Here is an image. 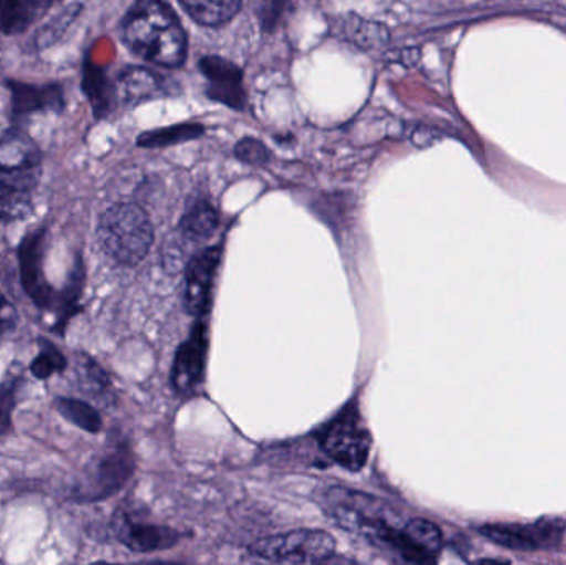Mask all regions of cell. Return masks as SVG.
Listing matches in <instances>:
<instances>
[{"instance_id": "obj_6", "label": "cell", "mask_w": 566, "mask_h": 565, "mask_svg": "<svg viewBox=\"0 0 566 565\" xmlns=\"http://www.w3.org/2000/svg\"><path fill=\"white\" fill-rule=\"evenodd\" d=\"M481 534L497 546L517 551L551 550L564 536V523L557 520H541L532 524H488Z\"/></svg>"}, {"instance_id": "obj_28", "label": "cell", "mask_w": 566, "mask_h": 565, "mask_svg": "<svg viewBox=\"0 0 566 565\" xmlns=\"http://www.w3.org/2000/svg\"><path fill=\"white\" fill-rule=\"evenodd\" d=\"M472 565H509V563H505V561H497V559H481V561H478V563H474Z\"/></svg>"}, {"instance_id": "obj_22", "label": "cell", "mask_w": 566, "mask_h": 565, "mask_svg": "<svg viewBox=\"0 0 566 565\" xmlns=\"http://www.w3.org/2000/svg\"><path fill=\"white\" fill-rule=\"evenodd\" d=\"M29 202L30 196L12 191L0 179V218H17L25 215Z\"/></svg>"}, {"instance_id": "obj_2", "label": "cell", "mask_w": 566, "mask_h": 565, "mask_svg": "<svg viewBox=\"0 0 566 565\" xmlns=\"http://www.w3.org/2000/svg\"><path fill=\"white\" fill-rule=\"evenodd\" d=\"M98 241L113 261L128 268L138 265L151 249V221L139 206L119 202L99 218Z\"/></svg>"}, {"instance_id": "obj_21", "label": "cell", "mask_w": 566, "mask_h": 565, "mask_svg": "<svg viewBox=\"0 0 566 565\" xmlns=\"http://www.w3.org/2000/svg\"><path fill=\"white\" fill-rule=\"evenodd\" d=\"M80 9H82V6L72 3V6L66 7L63 12H60L59 15L53 17V19L40 30L39 35H36V45L49 46L50 43L55 42V40L65 32L66 27L72 23V20L78 15Z\"/></svg>"}, {"instance_id": "obj_17", "label": "cell", "mask_w": 566, "mask_h": 565, "mask_svg": "<svg viewBox=\"0 0 566 565\" xmlns=\"http://www.w3.org/2000/svg\"><path fill=\"white\" fill-rule=\"evenodd\" d=\"M202 135H205L202 125H198V123H182V125L143 133L138 138V145L142 148H161V146L189 142V139H196Z\"/></svg>"}, {"instance_id": "obj_11", "label": "cell", "mask_w": 566, "mask_h": 565, "mask_svg": "<svg viewBox=\"0 0 566 565\" xmlns=\"http://www.w3.org/2000/svg\"><path fill=\"white\" fill-rule=\"evenodd\" d=\"M163 92V76L142 66H128L119 73L118 95L123 102L139 103Z\"/></svg>"}, {"instance_id": "obj_10", "label": "cell", "mask_w": 566, "mask_h": 565, "mask_svg": "<svg viewBox=\"0 0 566 565\" xmlns=\"http://www.w3.org/2000/svg\"><path fill=\"white\" fill-rule=\"evenodd\" d=\"M40 153L25 133L7 132L0 138V169L12 175H39Z\"/></svg>"}, {"instance_id": "obj_29", "label": "cell", "mask_w": 566, "mask_h": 565, "mask_svg": "<svg viewBox=\"0 0 566 565\" xmlns=\"http://www.w3.org/2000/svg\"><path fill=\"white\" fill-rule=\"evenodd\" d=\"M95 565H112V564H95ZM155 565H165V564H155Z\"/></svg>"}, {"instance_id": "obj_16", "label": "cell", "mask_w": 566, "mask_h": 565, "mask_svg": "<svg viewBox=\"0 0 566 565\" xmlns=\"http://www.w3.org/2000/svg\"><path fill=\"white\" fill-rule=\"evenodd\" d=\"M46 2H0V30L3 33H19L25 30L46 9Z\"/></svg>"}, {"instance_id": "obj_5", "label": "cell", "mask_w": 566, "mask_h": 565, "mask_svg": "<svg viewBox=\"0 0 566 565\" xmlns=\"http://www.w3.org/2000/svg\"><path fill=\"white\" fill-rule=\"evenodd\" d=\"M442 547V533L426 520H412L392 533L385 550L408 565H436Z\"/></svg>"}, {"instance_id": "obj_9", "label": "cell", "mask_w": 566, "mask_h": 565, "mask_svg": "<svg viewBox=\"0 0 566 565\" xmlns=\"http://www.w3.org/2000/svg\"><path fill=\"white\" fill-rule=\"evenodd\" d=\"M206 352H208V332H206V324L199 322L176 354L171 375L176 390L181 394L195 390L205 372Z\"/></svg>"}, {"instance_id": "obj_15", "label": "cell", "mask_w": 566, "mask_h": 565, "mask_svg": "<svg viewBox=\"0 0 566 565\" xmlns=\"http://www.w3.org/2000/svg\"><path fill=\"white\" fill-rule=\"evenodd\" d=\"M219 218L216 209L208 202H198L191 211L186 212L179 222V234L189 241H205L218 228Z\"/></svg>"}, {"instance_id": "obj_3", "label": "cell", "mask_w": 566, "mask_h": 565, "mask_svg": "<svg viewBox=\"0 0 566 565\" xmlns=\"http://www.w3.org/2000/svg\"><path fill=\"white\" fill-rule=\"evenodd\" d=\"M319 444L333 461L349 471H359L368 461L371 437L355 405H348L319 433Z\"/></svg>"}, {"instance_id": "obj_18", "label": "cell", "mask_w": 566, "mask_h": 565, "mask_svg": "<svg viewBox=\"0 0 566 565\" xmlns=\"http://www.w3.org/2000/svg\"><path fill=\"white\" fill-rule=\"evenodd\" d=\"M39 244L40 238L30 239L27 244H23L22 249V272H23V284H25L27 291L30 295H33L36 302H43L49 295L45 292V284L42 279H39L40 264H39Z\"/></svg>"}, {"instance_id": "obj_7", "label": "cell", "mask_w": 566, "mask_h": 565, "mask_svg": "<svg viewBox=\"0 0 566 565\" xmlns=\"http://www.w3.org/2000/svg\"><path fill=\"white\" fill-rule=\"evenodd\" d=\"M219 261H221V249L209 248L199 252L189 262L185 302L191 314L202 315L208 312Z\"/></svg>"}, {"instance_id": "obj_20", "label": "cell", "mask_w": 566, "mask_h": 565, "mask_svg": "<svg viewBox=\"0 0 566 565\" xmlns=\"http://www.w3.org/2000/svg\"><path fill=\"white\" fill-rule=\"evenodd\" d=\"M85 90L96 115H102L109 108V86L102 70L95 69L93 65L86 69Z\"/></svg>"}, {"instance_id": "obj_13", "label": "cell", "mask_w": 566, "mask_h": 565, "mask_svg": "<svg viewBox=\"0 0 566 565\" xmlns=\"http://www.w3.org/2000/svg\"><path fill=\"white\" fill-rule=\"evenodd\" d=\"M13 109L17 113L36 112V109L62 108V93L55 86H30L12 83Z\"/></svg>"}, {"instance_id": "obj_12", "label": "cell", "mask_w": 566, "mask_h": 565, "mask_svg": "<svg viewBox=\"0 0 566 565\" xmlns=\"http://www.w3.org/2000/svg\"><path fill=\"white\" fill-rule=\"evenodd\" d=\"M122 540L132 550L146 553V551L165 550V547L172 546L178 543L179 534L168 527L126 521L123 524Z\"/></svg>"}, {"instance_id": "obj_25", "label": "cell", "mask_w": 566, "mask_h": 565, "mask_svg": "<svg viewBox=\"0 0 566 565\" xmlns=\"http://www.w3.org/2000/svg\"><path fill=\"white\" fill-rule=\"evenodd\" d=\"M389 35L385 27L368 23L363 20L361 25L355 29V40L361 46H378L388 42Z\"/></svg>"}, {"instance_id": "obj_24", "label": "cell", "mask_w": 566, "mask_h": 565, "mask_svg": "<svg viewBox=\"0 0 566 565\" xmlns=\"http://www.w3.org/2000/svg\"><path fill=\"white\" fill-rule=\"evenodd\" d=\"M63 367H65V358L59 352L49 348V350H43L33 360L32 374L39 378H46L50 375L56 374V372L63 370Z\"/></svg>"}, {"instance_id": "obj_4", "label": "cell", "mask_w": 566, "mask_h": 565, "mask_svg": "<svg viewBox=\"0 0 566 565\" xmlns=\"http://www.w3.org/2000/svg\"><path fill=\"white\" fill-rule=\"evenodd\" d=\"M251 550L255 556L272 564L315 565L335 554V541L323 531L298 530L265 537Z\"/></svg>"}, {"instance_id": "obj_19", "label": "cell", "mask_w": 566, "mask_h": 565, "mask_svg": "<svg viewBox=\"0 0 566 565\" xmlns=\"http://www.w3.org/2000/svg\"><path fill=\"white\" fill-rule=\"evenodd\" d=\"M56 407L66 420L72 421L73 425L83 428L85 431H90V433H96L102 428V420H99V415L96 414L95 408L83 404V401L62 398Z\"/></svg>"}, {"instance_id": "obj_27", "label": "cell", "mask_w": 566, "mask_h": 565, "mask_svg": "<svg viewBox=\"0 0 566 565\" xmlns=\"http://www.w3.org/2000/svg\"><path fill=\"white\" fill-rule=\"evenodd\" d=\"M315 565H358V564L353 563V561L346 559V557L335 556V554H332V556L326 557V559L319 561V563L315 564Z\"/></svg>"}, {"instance_id": "obj_23", "label": "cell", "mask_w": 566, "mask_h": 565, "mask_svg": "<svg viewBox=\"0 0 566 565\" xmlns=\"http://www.w3.org/2000/svg\"><path fill=\"white\" fill-rule=\"evenodd\" d=\"M235 156L249 165H265L271 161V151L264 143L255 138H244L235 146Z\"/></svg>"}, {"instance_id": "obj_26", "label": "cell", "mask_w": 566, "mask_h": 565, "mask_svg": "<svg viewBox=\"0 0 566 565\" xmlns=\"http://www.w3.org/2000/svg\"><path fill=\"white\" fill-rule=\"evenodd\" d=\"M13 408V387L6 385L0 388V435L7 433L10 428V415Z\"/></svg>"}, {"instance_id": "obj_14", "label": "cell", "mask_w": 566, "mask_h": 565, "mask_svg": "<svg viewBox=\"0 0 566 565\" xmlns=\"http://www.w3.org/2000/svg\"><path fill=\"white\" fill-rule=\"evenodd\" d=\"M181 7L199 25L221 27L231 22L238 15L242 3L239 0H224V2L188 0V2H181Z\"/></svg>"}, {"instance_id": "obj_1", "label": "cell", "mask_w": 566, "mask_h": 565, "mask_svg": "<svg viewBox=\"0 0 566 565\" xmlns=\"http://www.w3.org/2000/svg\"><path fill=\"white\" fill-rule=\"evenodd\" d=\"M123 40L139 59L176 69L188 53V39L175 10L158 0L136 2L123 19Z\"/></svg>"}, {"instance_id": "obj_8", "label": "cell", "mask_w": 566, "mask_h": 565, "mask_svg": "<svg viewBox=\"0 0 566 565\" xmlns=\"http://www.w3.org/2000/svg\"><path fill=\"white\" fill-rule=\"evenodd\" d=\"M201 72L208 79V95L216 102L231 108H244L245 90L242 85V70L221 56H205L199 63Z\"/></svg>"}]
</instances>
